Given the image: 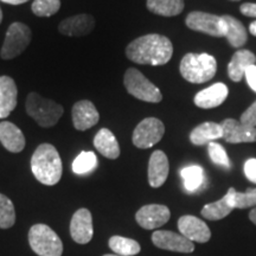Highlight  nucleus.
I'll use <instances>...</instances> for the list:
<instances>
[{"instance_id": "f257e3e1", "label": "nucleus", "mask_w": 256, "mask_h": 256, "mask_svg": "<svg viewBox=\"0 0 256 256\" xmlns=\"http://www.w3.org/2000/svg\"><path fill=\"white\" fill-rule=\"evenodd\" d=\"M174 46L168 37L150 34L130 42L126 48V56L134 63L148 66H165L171 60Z\"/></svg>"}, {"instance_id": "f03ea898", "label": "nucleus", "mask_w": 256, "mask_h": 256, "mask_svg": "<svg viewBox=\"0 0 256 256\" xmlns=\"http://www.w3.org/2000/svg\"><path fill=\"white\" fill-rule=\"evenodd\" d=\"M32 174L42 184L52 186L62 177V160L55 148L50 144H42L36 148L31 158Z\"/></svg>"}, {"instance_id": "7ed1b4c3", "label": "nucleus", "mask_w": 256, "mask_h": 256, "mask_svg": "<svg viewBox=\"0 0 256 256\" xmlns=\"http://www.w3.org/2000/svg\"><path fill=\"white\" fill-rule=\"evenodd\" d=\"M182 76L190 83H206L215 76L217 62L209 54H188L179 66Z\"/></svg>"}, {"instance_id": "20e7f679", "label": "nucleus", "mask_w": 256, "mask_h": 256, "mask_svg": "<svg viewBox=\"0 0 256 256\" xmlns=\"http://www.w3.org/2000/svg\"><path fill=\"white\" fill-rule=\"evenodd\" d=\"M26 112L40 127H52L58 122L64 108L57 102L42 98L37 92H30L26 98Z\"/></svg>"}, {"instance_id": "39448f33", "label": "nucleus", "mask_w": 256, "mask_h": 256, "mask_svg": "<svg viewBox=\"0 0 256 256\" xmlns=\"http://www.w3.org/2000/svg\"><path fill=\"white\" fill-rule=\"evenodd\" d=\"M32 250L40 256H62L63 243L58 235L46 224H34L28 232Z\"/></svg>"}, {"instance_id": "423d86ee", "label": "nucleus", "mask_w": 256, "mask_h": 256, "mask_svg": "<svg viewBox=\"0 0 256 256\" xmlns=\"http://www.w3.org/2000/svg\"><path fill=\"white\" fill-rule=\"evenodd\" d=\"M124 84L127 92L138 100L152 102V104H158L162 100V92L150 80H147L142 72L136 68L126 70Z\"/></svg>"}, {"instance_id": "0eeeda50", "label": "nucleus", "mask_w": 256, "mask_h": 256, "mask_svg": "<svg viewBox=\"0 0 256 256\" xmlns=\"http://www.w3.org/2000/svg\"><path fill=\"white\" fill-rule=\"evenodd\" d=\"M31 30L23 23H12L6 32L4 44H2L0 56L2 60H12L20 55L26 49L31 42Z\"/></svg>"}, {"instance_id": "6e6552de", "label": "nucleus", "mask_w": 256, "mask_h": 256, "mask_svg": "<svg viewBox=\"0 0 256 256\" xmlns=\"http://www.w3.org/2000/svg\"><path fill=\"white\" fill-rule=\"evenodd\" d=\"M165 126L156 118H146L136 127L132 142L138 148H150L158 144L164 136Z\"/></svg>"}, {"instance_id": "1a4fd4ad", "label": "nucleus", "mask_w": 256, "mask_h": 256, "mask_svg": "<svg viewBox=\"0 0 256 256\" xmlns=\"http://www.w3.org/2000/svg\"><path fill=\"white\" fill-rule=\"evenodd\" d=\"M186 26L190 30L203 32L212 37H224V26L222 18L216 14H206V12L194 11L188 14L185 19Z\"/></svg>"}, {"instance_id": "9d476101", "label": "nucleus", "mask_w": 256, "mask_h": 256, "mask_svg": "<svg viewBox=\"0 0 256 256\" xmlns=\"http://www.w3.org/2000/svg\"><path fill=\"white\" fill-rule=\"evenodd\" d=\"M152 242L156 247L164 250L177 252L188 254L194 250V242L188 240L182 234H177L168 230H156L152 235Z\"/></svg>"}, {"instance_id": "9b49d317", "label": "nucleus", "mask_w": 256, "mask_h": 256, "mask_svg": "<svg viewBox=\"0 0 256 256\" xmlns=\"http://www.w3.org/2000/svg\"><path fill=\"white\" fill-rule=\"evenodd\" d=\"M171 212L168 208L162 204H148L140 208L136 214V220L144 229L152 230L164 226L168 222Z\"/></svg>"}, {"instance_id": "f8f14e48", "label": "nucleus", "mask_w": 256, "mask_h": 256, "mask_svg": "<svg viewBox=\"0 0 256 256\" xmlns=\"http://www.w3.org/2000/svg\"><path fill=\"white\" fill-rule=\"evenodd\" d=\"M178 229L183 236L192 242L206 243L211 238L208 224L198 217L185 215L178 220Z\"/></svg>"}, {"instance_id": "ddd939ff", "label": "nucleus", "mask_w": 256, "mask_h": 256, "mask_svg": "<svg viewBox=\"0 0 256 256\" xmlns=\"http://www.w3.org/2000/svg\"><path fill=\"white\" fill-rule=\"evenodd\" d=\"M223 139L229 144L256 142V128L247 126L240 120L226 119L220 124Z\"/></svg>"}, {"instance_id": "4468645a", "label": "nucleus", "mask_w": 256, "mask_h": 256, "mask_svg": "<svg viewBox=\"0 0 256 256\" xmlns=\"http://www.w3.org/2000/svg\"><path fill=\"white\" fill-rule=\"evenodd\" d=\"M70 234L74 241L80 244L90 242L92 234H94L90 211L82 208L74 214L72 222H70Z\"/></svg>"}, {"instance_id": "2eb2a0df", "label": "nucleus", "mask_w": 256, "mask_h": 256, "mask_svg": "<svg viewBox=\"0 0 256 256\" xmlns=\"http://www.w3.org/2000/svg\"><path fill=\"white\" fill-rule=\"evenodd\" d=\"M74 127L78 130H87L94 127L100 120V115L94 104L88 100H82L74 104L72 110Z\"/></svg>"}, {"instance_id": "dca6fc26", "label": "nucleus", "mask_w": 256, "mask_h": 256, "mask_svg": "<svg viewBox=\"0 0 256 256\" xmlns=\"http://www.w3.org/2000/svg\"><path fill=\"white\" fill-rule=\"evenodd\" d=\"M95 28V19L90 14H78L64 19L58 25V30L64 36H87Z\"/></svg>"}, {"instance_id": "f3484780", "label": "nucleus", "mask_w": 256, "mask_h": 256, "mask_svg": "<svg viewBox=\"0 0 256 256\" xmlns=\"http://www.w3.org/2000/svg\"><path fill=\"white\" fill-rule=\"evenodd\" d=\"M229 89L224 83H215L209 88L203 89L194 96V104L202 110H211L218 107L228 98Z\"/></svg>"}, {"instance_id": "a211bd4d", "label": "nucleus", "mask_w": 256, "mask_h": 256, "mask_svg": "<svg viewBox=\"0 0 256 256\" xmlns=\"http://www.w3.org/2000/svg\"><path fill=\"white\" fill-rule=\"evenodd\" d=\"M18 89L14 78L0 76V119H6L17 106Z\"/></svg>"}, {"instance_id": "6ab92c4d", "label": "nucleus", "mask_w": 256, "mask_h": 256, "mask_svg": "<svg viewBox=\"0 0 256 256\" xmlns=\"http://www.w3.org/2000/svg\"><path fill=\"white\" fill-rule=\"evenodd\" d=\"M168 159L162 151H154L148 162V183L152 188H160L168 176Z\"/></svg>"}, {"instance_id": "aec40b11", "label": "nucleus", "mask_w": 256, "mask_h": 256, "mask_svg": "<svg viewBox=\"0 0 256 256\" xmlns=\"http://www.w3.org/2000/svg\"><path fill=\"white\" fill-rule=\"evenodd\" d=\"M0 142L8 152L19 153L25 148V136L23 132L8 121L0 122Z\"/></svg>"}, {"instance_id": "412c9836", "label": "nucleus", "mask_w": 256, "mask_h": 256, "mask_svg": "<svg viewBox=\"0 0 256 256\" xmlns=\"http://www.w3.org/2000/svg\"><path fill=\"white\" fill-rule=\"evenodd\" d=\"M256 56L249 50H238L228 64V75L232 82H241L246 70L255 66Z\"/></svg>"}, {"instance_id": "4be33fe9", "label": "nucleus", "mask_w": 256, "mask_h": 256, "mask_svg": "<svg viewBox=\"0 0 256 256\" xmlns=\"http://www.w3.org/2000/svg\"><path fill=\"white\" fill-rule=\"evenodd\" d=\"M224 26V37L228 40L230 46L234 48H241L247 43L248 34L243 25L238 19L232 17V16L224 14L220 16Z\"/></svg>"}, {"instance_id": "5701e85b", "label": "nucleus", "mask_w": 256, "mask_h": 256, "mask_svg": "<svg viewBox=\"0 0 256 256\" xmlns=\"http://www.w3.org/2000/svg\"><path fill=\"white\" fill-rule=\"evenodd\" d=\"M94 146L108 159H116L120 156V146L116 138L108 128H101L94 138Z\"/></svg>"}, {"instance_id": "b1692460", "label": "nucleus", "mask_w": 256, "mask_h": 256, "mask_svg": "<svg viewBox=\"0 0 256 256\" xmlns=\"http://www.w3.org/2000/svg\"><path fill=\"white\" fill-rule=\"evenodd\" d=\"M223 136L220 124L204 122L194 128L190 133V142L194 145L203 146L206 144L215 142Z\"/></svg>"}, {"instance_id": "393cba45", "label": "nucleus", "mask_w": 256, "mask_h": 256, "mask_svg": "<svg viewBox=\"0 0 256 256\" xmlns=\"http://www.w3.org/2000/svg\"><path fill=\"white\" fill-rule=\"evenodd\" d=\"M234 210L232 206V188H229L226 196L220 200L204 206L202 209V216L209 220H220L226 217Z\"/></svg>"}, {"instance_id": "a878e982", "label": "nucleus", "mask_w": 256, "mask_h": 256, "mask_svg": "<svg viewBox=\"0 0 256 256\" xmlns=\"http://www.w3.org/2000/svg\"><path fill=\"white\" fill-rule=\"evenodd\" d=\"M147 8L162 17H174L184 10V0H147Z\"/></svg>"}, {"instance_id": "bb28decb", "label": "nucleus", "mask_w": 256, "mask_h": 256, "mask_svg": "<svg viewBox=\"0 0 256 256\" xmlns=\"http://www.w3.org/2000/svg\"><path fill=\"white\" fill-rule=\"evenodd\" d=\"M110 248L116 255L120 256H133L140 252V244L136 240L124 238V236H112L110 238Z\"/></svg>"}, {"instance_id": "cd10ccee", "label": "nucleus", "mask_w": 256, "mask_h": 256, "mask_svg": "<svg viewBox=\"0 0 256 256\" xmlns=\"http://www.w3.org/2000/svg\"><path fill=\"white\" fill-rule=\"evenodd\" d=\"M180 176L184 180V186L188 192L197 191L204 182V171L198 165L186 166L180 171Z\"/></svg>"}, {"instance_id": "c85d7f7f", "label": "nucleus", "mask_w": 256, "mask_h": 256, "mask_svg": "<svg viewBox=\"0 0 256 256\" xmlns=\"http://www.w3.org/2000/svg\"><path fill=\"white\" fill-rule=\"evenodd\" d=\"M98 166V158L94 152H81L72 162V171L76 174H88Z\"/></svg>"}, {"instance_id": "c756f323", "label": "nucleus", "mask_w": 256, "mask_h": 256, "mask_svg": "<svg viewBox=\"0 0 256 256\" xmlns=\"http://www.w3.org/2000/svg\"><path fill=\"white\" fill-rule=\"evenodd\" d=\"M16 222V210L12 200L0 194V229H8Z\"/></svg>"}, {"instance_id": "7c9ffc66", "label": "nucleus", "mask_w": 256, "mask_h": 256, "mask_svg": "<svg viewBox=\"0 0 256 256\" xmlns=\"http://www.w3.org/2000/svg\"><path fill=\"white\" fill-rule=\"evenodd\" d=\"M232 188V206L234 209H247L256 206V192L252 188H248L246 192H238Z\"/></svg>"}, {"instance_id": "2f4dec72", "label": "nucleus", "mask_w": 256, "mask_h": 256, "mask_svg": "<svg viewBox=\"0 0 256 256\" xmlns=\"http://www.w3.org/2000/svg\"><path fill=\"white\" fill-rule=\"evenodd\" d=\"M60 0H34L31 8L37 17H51L58 12Z\"/></svg>"}, {"instance_id": "473e14b6", "label": "nucleus", "mask_w": 256, "mask_h": 256, "mask_svg": "<svg viewBox=\"0 0 256 256\" xmlns=\"http://www.w3.org/2000/svg\"><path fill=\"white\" fill-rule=\"evenodd\" d=\"M208 152H209V156L211 160L217 165L222 166L224 168H230V160L229 156L226 154L224 147L218 142H209V146H208Z\"/></svg>"}, {"instance_id": "72a5a7b5", "label": "nucleus", "mask_w": 256, "mask_h": 256, "mask_svg": "<svg viewBox=\"0 0 256 256\" xmlns=\"http://www.w3.org/2000/svg\"><path fill=\"white\" fill-rule=\"evenodd\" d=\"M240 121L242 124H247V126L256 128V101L252 104L247 110H244V113L241 115Z\"/></svg>"}, {"instance_id": "f704fd0d", "label": "nucleus", "mask_w": 256, "mask_h": 256, "mask_svg": "<svg viewBox=\"0 0 256 256\" xmlns=\"http://www.w3.org/2000/svg\"><path fill=\"white\" fill-rule=\"evenodd\" d=\"M244 174L252 183L256 184V159L252 158L246 162Z\"/></svg>"}, {"instance_id": "c9c22d12", "label": "nucleus", "mask_w": 256, "mask_h": 256, "mask_svg": "<svg viewBox=\"0 0 256 256\" xmlns=\"http://www.w3.org/2000/svg\"><path fill=\"white\" fill-rule=\"evenodd\" d=\"M244 78L247 80L249 87L256 92V64L255 66H249V68L246 70Z\"/></svg>"}, {"instance_id": "e433bc0d", "label": "nucleus", "mask_w": 256, "mask_h": 256, "mask_svg": "<svg viewBox=\"0 0 256 256\" xmlns=\"http://www.w3.org/2000/svg\"><path fill=\"white\" fill-rule=\"evenodd\" d=\"M240 11L243 16L256 18V2H244L240 6Z\"/></svg>"}, {"instance_id": "4c0bfd02", "label": "nucleus", "mask_w": 256, "mask_h": 256, "mask_svg": "<svg viewBox=\"0 0 256 256\" xmlns=\"http://www.w3.org/2000/svg\"><path fill=\"white\" fill-rule=\"evenodd\" d=\"M2 2L8 5H22L24 2H28V0H2Z\"/></svg>"}, {"instance_id": "58836bf2", "label": "nucleus", "mask_w": 256, "mask_h": 256, "mask_svg": "<svg viewBox=\"0 0 256 256\" xmlns=\"http://www.w3.org/2000/svg\"><path fill=\"white\" fill-rule=\"evenodd\" d=\"M249 218H250L252 222L256 226V208H254V209L249 212Z\"/></svg>"}, {"instance_id": "ea45409f", "label": "nucleus", "mask_w": 256, "mask_h": 256, "mask_svg": "<svg viewBox=\"0 0 256 256\" xmlns=\"http://www.w3.org/2000/svg\"><path fill=\"white\" fill-rule=\"evenodd\" d=\"M249 31H250V34L252 36L256 37V20L252 22V23L249 25Z\"/></svg>"}, {"instance_id": "a19ab883", "label": "nucleus", "mask_w": 256, "mask_h": 256, "mask_svg": "<svg viewBox=\"0 0 256 256\" xmlns=\"http://www.w3.org/2000/svg\"><path fill=\"white\" fill-rule=\"evenodd\" d=\"M2 8H0V24H2Z\"/></svg>"}, {"instance_id": "79ce46f5", "label": "nucleus", "mask_w": 256, "mask_h": 256, "mask_svg": "<svg viewBox=\"0 0 256 256\" xmlns=\"http://www.w3.org/2000/svg\"><path fill=\"white\" fill-rule=\"evenodd\" d=\"M104 256H120V255H113V254H106Z\"/></svg>"}, {"instance_id": "37998d69", "label": "nucleus", "mask_w": 256, "mask_h": 256, "mask_svg": "<svg viewBox=\"0 0 256 256\" xmlns=\"http://www.w3.org/2000/svg\"><path fill=\"white\" fill-rule=\"evenodd\" d=\"M232 2H240V0H232Z\"/></svg>"}, {"instance_id": "c03bdc74", "label": "nucleus", "mask_w": 256, "mask_h": 256, "mask_svg": "<svg viewBox=\"0 0 256 256\" xmlns=\"http://www.w3.org/2000/svg\"><path fill=\"white\" fill-rule=\"evenodd\" d=\"M252 190H254V191H255V192H256V188H252Z\"/></svg>"}]
</instances>
